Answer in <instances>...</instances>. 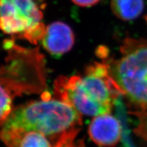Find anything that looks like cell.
<instances>
[{
    "label": "cell",
    "mask_w": 147,
    "mask_h": 147,
    "mask_svg": "<svg viewBox=\"0 0 147 147\" xmlns=\"http://www.w3.org/2000/svg\"><path fill=\"white\" fill-rule=\"evenodd\" d=\"M81 124V115L72 106L49 97L13 108L1 125L0 139L7 147H19L28 132L60 136Z\"/></svg>",
    "instance_id": "cell-1"
},
{
    "label": "cell",
    "mask_w": 147,
    "mask_h": 147,
    "mask_svg": "<svg viewBox=\"0 0 147 147\" xmlns=\"http://www.w3.org/2000/svg\"><path fill=\"white\" fill-rule=\"evenodd\" d=\"M8 55L0 66V126L13 110V101L23 95L45 93L47 71L39 48L29 49L6 40Z\"/></svg>",
    "instance_id": "cell-2"
},
{
    "label": "cell",
    "mask_w": 147,
    "mask_h": 147,
    "mask_svg": "<svg viewBox=\"0 0 147 147\" xmlns=\"http://www.w3.org/2000/svg\"><path fill=\"white\" fill-rule=\"evenodd\" d=\"M54 92L57 98L81 115L93 117L110 113L123 95L104 61L88 65L82 76L59 77L55 81Z\"/></svg>",
    "instance_id": "cell-3"
},
{
    "label": "cell",
    "mask_w": 147,
    "mask_h": 147,
    "mask_svg": "<svg viewBox=\"0 0 147 147\" xmlns=\"http://www.w3.org/2000/svg\"><path fill=\"white\" fill-rule=\"evenodd\" d=\"M120 52V58L104 61L128 102L147 114V40L125 38Z\"/></svg>",
    "instance_id": "cell-4"
},
{
    "label": "cell",
    "mask_w": 147,
    "mask_h": 147,
    "mask_svg": "<svg viewBox=\"0 0 147 147\" xmlns=\"http://www.w3.org/2000/svg\"><path fill=\"white\" fill-rule=\"evenodd\" d=\"M45 0H0V30L37 45L45 36Z\"/></svg>",
    "instance_id": "cell-5"
},
{
    "label": "cell",
    "mask_w": 147,
    "mask_h": 147,
    "mask_svg": "<svg viewBox=\"0 0 147 147\" xmlns=\"http://www.w3.org/2000/svg\"><path fill=\"white\" fill-rule=\"evenodd\" d=\"M120 121L110 113L95 117L90 123L88 134L93 142L102 147H113L122 136Z\"/></svg>",
    "instance_id": "cell-6"
},
{
    "label": "cell",
    "mask_w": 147,
    "mask_h": 147,
    "mask_svg": "<svg viewBox=\"0 0 147 147\" xmlns=\"http://www.w3.org/2000/svg\"><path fill=\"white\" fill-rule=\"evenodd\" d=\"M41 41L47 52L53 56H61L71 50L74 44V36L67 24L55 22L46 27Z\"/></svg>",
    "instance_id": "cell-7"
},
{
    "label": "cell",
    "mask_w": 147,
    "mask_h": 147,
    "mask_svg": "<svg viewBox=\"0 0 147 147\" xmlns=\"http://www.w3.org/2000/svg\"><path fill=\"white\" fill-rule=\"evenodd\" d=\"M111 8L115 15L123 21H131L138 17L144 9L143 0H111Z\"/></svg>",
    "instance_id": "cell-8"
},
{
    "label": "cell",
    "mask_w": 147,
    "mask_h": 147,
    "mask_svg": "<svg viewBox=\"0 0 147 147\" xmlns=\"http://www.w3.org/2000/svg\"><path fill=\"white\" fill-rule=\"evenodd\" d=\"M80 128L75 127L65 131L59 137L54 147H85L82 140H76Z\"/></svg>",
    "instance_id": "cell-9"
},
{
    "label": "cell",
    "mask_w": 147,
    "mask_h": 147,
    "mask_svg": "<svg viewBox=\"0 0 147 147\" xmlns=\"http://www.w3.org/2000/svg\"><path fill=\"white\" fill-rule=\"evenodd\" d=\"M19 147H53L45 135L39 132L27 133L22 140Z\"/></svg>",
    "instance_id": "cell-10"
},
{
    "label": "cell",
    "mask_w": 147,
    "mask_h": 147,
    "mask_svg": "<svg viewBox=\"0 0 147 147\" xmlns=\"http://www.w3.org/2000/svg\"><path fill=\"white\" fill-rule=\"evenodd\" d=\"M71 1L80 6L88 7L96 4L100 0H71Z\"/></svg>",
    "instance_id": "cell-11"
},
{
    "label": "cell",
    "mask_w": 147,
    "mask_h": 147,
    "mask_svg": "<svg viewBox=\"0 0 147 147\" xmlns=\"http://www.w3.org/2000/svg\"><path fill=\"white\" fill-rule=\"evenodd\" d=\"M146 21H147V16H146Z\"/></svg>",
    "instance_id": "cell-12"
}]
</instances>
